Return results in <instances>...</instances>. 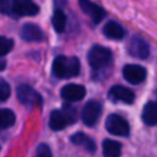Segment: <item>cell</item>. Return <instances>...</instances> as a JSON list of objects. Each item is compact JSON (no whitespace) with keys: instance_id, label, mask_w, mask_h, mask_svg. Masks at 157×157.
<instances>
[{"instance_id":"8fae6325","label":"cell","mask_w":157,"mask_h":157,"mask_svg":"<svg viewBox=\"0 0 157 157\" xmlns=\"http://www.w3.org/2000/svg\"><path fill=\"white\" fill-rule=\"evenodd\" d=\"M13 10L16 17L20 16H34L38 13L39 7L33 0H13Z\"/></svg>"},{"instance_id":"5bb4252c","label":"cell","mask_w":157,"mask_h":157,"mask_svg":"<svg viewBox=\"0 0 157 157\" xmlns=\"http://www.w3.org/2000/svg\"><path fill=\"white\" fill-rule=\"evenodd\" d=\"M103 33L110 39H121L125 36V29L115 21H109L103 27Z\"/></svg>"},{"instance_id":"4fadbf2b","label":"cell","mask_w":157,"mask_h":157,"mask_svg":"<svg viewBox=\"0 0 157 157\" xmlns=\"http://www.w3.org/2000/svg\"><path fill=\"white\" fill-rule=\"evenodd\" d=\"M21 37L27 42H39L44 39V33L37 25L25 23L21 28Z\"/></svg>"},{"instance_id":"6da1fadb","label":"cell","mask_w":157,"mask_h":157,"mask_svg":"<svg viewBox=\"0 0 157 157\" xmlns=\"http://www.w3.org/2000/svg\"><path fill=\"white\" fill-rule=\"evenodd\" d=\"M53 72L59 78H69L80 74V61L76 56L59 55L53 61Z\"/></svg>"},{"instance_id":"44dd1931","label":"cell","mask_w":157,"mask_h":157,"mask_svg":"<svg viewBox=\"0 0 157 157\" xmlns=\"http://www.w3.org/2000/svg\"><path fill=\"white\" fill-rule=\"evenodd\" d=\"M12 47H13V40L12 39L0 36V56L6 55L7 53H10Z\"/></svg>"},{"instance_id":"5b68a950","label":"cell","mask_w":157,"mask_h":157,"mask_svg":"<svg viewBox=\"0 0 157 157\" xmlns=\"http://www.w3.org/2000/svg\"><path fill=\"white\" fill-rule=\"evenodd\" d=\"M17 98L23 105H26L28 108H32V107L42 104L40 96L32 87H29L28 85L18 86V88H17Z\"/></svg>"},{"instance_id":"ac0fdd59","label":"cell","mask_w":157,"mask_h":157,"mask_svg":"<svg viewBox=\"0 0 157 157\" xmlns=\"http://www.w3.org/2000/svg\"><path fill=\"white\" fill-rule=\"evenodd\" d=\"M52 23L54 29L58 33L64 32L65 27H66V15L64 13V11L61 9H56L53 13V18H52Z\"/></svg>"},{"instance_id":"e0dca14e","label":"cell","mask_w":157,"mask_h":157,"mask_svg":"<svg viewBox=\"0 0 157 157\" xmlns=\"http://www.w3.org/2000/svg\"><path fill=\"white\" fill-rule=\"evenodd\" d=\"M102 148L104 157H119L121 153V145L114 140H104Z\"/></svg>"},{"instance_id":"3957f363","label":"cell","mask_w":157,"mask_h":157,"mask_svg":"<svg viewBox=\"0 0 157 157\" xmlns=\"http://www.w3.org/2000/svg\"><path fill=\"white\" fill-rule=\"evenodd\" d=\"M113 59V54L110 49L102 47V45H93L88 54H87V60L88 64L93 70H103L107 66L110 65Z\"/></svg>"},{"instance_id":"2e32d148","label":"cell","mask_w":157,"mask_h":157,"mask_svg":"<svg viewBox=\"0 0 157 157\" xmlns=\"http://www.w3.org/2000/svg\"><path fill=\"white\" fill-rule=\"evenodd\" d=\"M142 120L146 125H157V102H150L145 105Z\"/></svg>"},{"instance_id":"277c9868","label":"cell","mask_w":157,"mask_h":157,"mask_svg":"<svg viewBox=\"0 0 157 157\" xmlns=\"http://www.w3.org/2000/svg\"><path fill=\"white\" fill-rule=\"evenodd\" d=\"M105 128L108 132L117 136H128L130 132L129 123L118 114H110L105 120Z\"/></svg>"},{"instance_id":"7c38bea8","label":"cell","mask_w":157,"mask_h":157,"mask_svg":"<svg viewBox=\"0 0 157 157\" xmlns=\"http://www.w3.org/2000/svg\"><path fill=\"white\" fill-rule=\"evenodd\" d=\"M86 94V90L82 85L70 83L63 87L61 90V97L67 102H77L81 101Z\"/></svg>"},{"instance_id":"8992f818","label":"cell","mask_w":157,"mask_h":157,"mask_svg":"<svg viewBox=\"0 0 157 157\" xmlns=\"http://www.w3.org/2000/svg\"><path fill=\"white\" fill-rule=\"evenodd\" d=\"M128 52L130 55L139 58V59H146L150 54V47L148 44L139 36L131 37V39L128 43Z\"/></svg>"},{"instance_id":"603a6c76","label":"cell","mask_w":157,"mask_h":157,"mask_svg":"<svg viewBox=\"0 0 157 157\" xmlns=\"http://www.w3.org/2000/svg\"><path fill=\"white\" fill-rule=\"evenodd\" d=\"M36 157H52V151L50 147L47 144H40L37 148Z\"/></svg>"},{"instance_id":"9c48e42d","label":"cell","mask_w":157,"mask_h":157,"mask_svg":"<svg viewBox=\"0 0 157 157\" xmlns=\"http://www.w3.org/2000/svg\"><path fill=\"white\" fill-rule=\"evenodd\" d=\"M78 5H80L81 10L87 16H90V18L92 20L93 23H99L105 16V11L103 10V7L92 2L91 0H78Z\"/></svg>"},{"instance_id":"9a60e30c","label":"cell","mask_w":157,"mask_h":157,"mask_svg":"<svg viewBox=\"0 0 157 157\" xmlns=\"http://www.w3.org/2000/svg\"><path fill=\"white\" fill-rule=\"evenodd\" d=\"M71 142L75 144V145H77V146H82L88 152H94V150H96L94 141L90 136H87L86 134H83V132H76V134H74L71 136Z\"/></svg>"},{"instance_id":"d6986e66","label":"cell","mask_w":157,"mask_h":157,"mask_svg":"<svg viewBox=\"0 0 157 157\" xmlns=\"http://www.w3.org/2000/svg\"><path fill=\"white\" fill-rule=\"evenodd\" d=\"M15 124V114L10 109L0 108V129L10 128Z\"/></svg>"},{"instance_id":"ba28073f","label":"cell","mask_w":157,"mask_h":157,"mask_svg":"<svg viewBox=\"0 0 157 157\" xmlns=\"http://www.w3.org/2000/svg\"><path fill=\"white\" fill-rule=\"evenodd\" d=\"M123 75L128 82H130L132 85H139L146 78L147 72H146V69L140 65L128 64L123 69Z\"/></svg>"},{"instance_id":"52a82bcc","label":"cell","mask_w":157,"mask_h":157,"mask_svg":"<svg viewBox=\"0 0 157 157\" xmlns=\"http://www.w3.org/2000/svg\"><path fill=\"white\" fill-rule=\"evenodd\" d=\"M102 113V105L97 101H90L82 110V120L86 125L93 126L98 121Z\"/></svg>"},{"instance_id":"cb8c5ba5","label":"cell","mask_w":157,"mask_h":157,"mask_svg":"<svg viewBox=\"0 0 157 157\" xmlns=\"http://www.w3.org/2000/svg\"><path fill=\"white\" fill-rule=\"evenodd\" d=\"M5 66H6V61H5L4 59H0V71H1V70H4V69H5Z\"/></svg>"},{"instance_id":"7a4b0ae2","label":"cell","mask_w":157,"mask_h":157,"mask_svg":"<svg viewBox=\"0 0 157 157\" xmlns=\"http://www.w3.org/2000/svg\"><path fill=\"white\" fill-rule=\"evenodd\" d=\"M77 119V114L74 107L64 105L61 109L53 110L49 119V126L53 130H63L66 125L75 123Z\"/></svg>"},{"instance_id":"7402d4cb","label":"cell","mask_w":157,"mask_h":157,"mask_svg":"<svg viewBox=\"0 0 157 157\" xmlns=\"http://www.w3.org/2000/svg\"><path fill=\"white\" fill-rule=\"evenodd\" d=\"M9 96H10V86L4 78H0V102L6 101Z\"/></svg>"},{"instance_id":"ffe728a7","label":"cell","mask_w":157,"mask_h":157,"mask_svg":"<svg viewBox=\"0 0 157 157\" xmlns=\"http://www.w3.org/2000/svg\"><path fill=\"white\" fill-rule=\"evenodd\" d=\"M0 12L10 17L17 18L13 10V0H0Z\"/></svg>"},{"instance_id":"30bf717a","label":"cell","mask_w":157,"mask_h":157,"mask_svg":"<svg viewBox=\"0 0 157 157\" xmlns=\"http://www.w3.org/2000/svg\"><path fill=\"white\" fill-rule=\"evenodd\" d=\"M108 97L113 102H123L128 104L132 103L135 99L134 92L124 86H113L108 92Z\"/></svg>"}]
</instances>
